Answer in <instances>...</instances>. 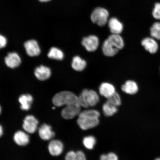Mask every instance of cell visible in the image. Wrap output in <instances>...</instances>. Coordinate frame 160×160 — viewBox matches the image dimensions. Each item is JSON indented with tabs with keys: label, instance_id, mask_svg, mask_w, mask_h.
<instances>
[{
	"label": "cell",
	"instance_id": "28",
	"mask_svg": "<svg viewBox=\"0 0 160 160\" xmlns=\"http://www.w3.org/2000/svg\"><path fill=\"white\" fill-rule=\"evenodd\" d=\"M152 15L156 19L160 20V3H156L152 12Z\"/></svg>",
	"mask_w": 160,
	"mask_h": 160
},
{
	"label": "cell",
	"instance_id": "26",
	"mask_svg": "<svg viewBox=\"0 0 160 160\" xmlns=\"http://www.w3.org/2000/svg\"><path fill=\"white\" fill-rule=\"evenodd\" d=\"M151 35L152 38L160 40V23L156 22L151 28Z\"/></svg>",
	"mask_w": 160,
	"mask_h": 160
},
{
	"label": "cell",
	"instance_id": "9",
	"mask_svg": "<svg viewBox=\"0 0 160 160\" xmlns=\"http://www.w3.org/2000/svg\"><path fill=\"white\" fill-rule=\"evenodd\" d=\"M24 47L28 55L30 57H36L39 55L41 50L37 41L34 40L26 42Z\"/></svg>",
	"mask_w": 160,
	"mask_h": 160
},
{
	"label": "cell",
	"instance_id": "23",
	"mask_svg": "<svg viewBox=\"0 0 160 160\" xmlns=\"http://www.w3.org/2000/svg\"><path fill=\"white\" fill-rule=\"evenodd\" d=\"M102 110L104 114L107 117H111L117 112V107L106 102L104 104Z\"/></svg>",
	"mask_w": 160,
	"mask_h": 160
},
{
	"label": "cell",
	"instance_id": "29",
	"mask_svg": "<svg viewBox=\"0 0 160 160\" xmlns=\"http://www.w3.org/2000/svg\"><path fill=\"white\" fill-rule=\"evenodd\" d=\"M7 44V39L4 36L0 34V49L5 47Z\"/></svg>",
	"mask_w": 160,
	"mask_h": 160
},
{
	"label": "cell",
	"instance_id": "10",
	"mask_svg": "<svg viewBox=\"0 0 160 160\" xmlns=\"http://www.w3.org/2000/svg\"><path fill=\"white\" fill-rule=\"evenodd\" d=\"M6 64L11 68H15L20 65L21 61L18 55L15 52H11L8 54L5 58Z\"/></svg>",
	"mask_w": 160,
	"mask_h": 160
},
{
	"label": "cell",
	"instance_id": "21",
	"mask_svg": "<svg viewBox=\"0 0 160 160\" xmlns=\"http://www.w3.org/2000/svg\"><path fill=\"white\" fill-rule=\"evenodd\" d=\"M65 160H87L85 154L82 151H71L66 155Z\"/></svg>",
	"mask_w": 160,
	"mask_h": 160
},
{
	"label": "cell",
	"instance_id": "7",
	"mask_svg": "<svg viewBox=\"0 0 160 160\" xmlns=\"http://www.w3.org/2000/svg\"><path fill=\"white\" fill-rule=\"evenodd\" d=\"M82 45L89 52H93L98 49L99 45V40L97 36L90 35L83 38Z\"/></svg>",
	"mask_w": 160,
	"mask_h": 160
},
{
	"label": "cell",
	"instance_id": "2",
	"mask_svg": "<svg viewBox=\"0 0 160 160\" xmlns=\"http://www.w3.org/2000/svg\"><path fill=\"white\" fill-rule=\"evenodd\" d=\"M124 46L122 38L119 35L112 34L104 42L102 51L107 57H113L123 48Z\"/></svg>",
	"mask_w": 160,
	"mask_h": 160
},
{
	"label": "cell",
	"instance_id": "13",
	"mask_svg": "<svg viewBox=\"0 0 160 160\" xmlns=\"http://www.w3.org/2000/svg\"><path fill=\"white\" fill-rule=\"evenodd\" d=\"M100 94L108 99L114 94L116 92L115 88L108 83H103L100 85L99 88Z\"/></svg>",
	"mask_w": 160,
	"mask_h": 160
},
{
	"label": "cell",
	"instance_id": "20",
	"mask_svg": "<svg viewBox=\"0 0 160 160\" xmlns=\"http://www.w3.org/2000/svg\"><path fill=\"white\" fill-rule=\"evenodd\" d=\"M87 62L79 56H76L73 58L72 67L73 69L77 71H82L87 67Z\"/></svg>",
	"mask_w": 160,
	"mask_h": 160
},
{
	"label": "cell",
	"instance_id": "18",
	"mask_svg": "<svg viewBox=\"0 0 160 160\" xmlns=\"http://www.w3.org/2000/svg\"><path fill=\"white\" fill-rule=\"evenodd\" d=\"M15 142L19 146H25L29 143V136L23 131H18L16 132L14 136Z\"/></svg>",
	"mask_w": 160,
	"mask_h": 160
},
{
	"label": "cell",
	"instance_id": "4",
	"mask_svg": "<svg viewBox=\"0 0 160 160\" xmlns=\"http://www.w3.org/2000/svg\"><path fill=\"white\" fill-rule=\"evenodd\" d=\"M53 103L56 107L69 105L78 103V98L72 92L65 91L58 93L53 97Z\"/></svg>",
	"mask_w": 160,
	"mask_h": 160
},
{
	"label": "cell",
	"instance_id": "17",
	"mask_svg": "<svg viewBox=\"0 0 160 160\" xmlns=\"http://www.w3.org/2000/svg\"><path fill=\"white\" fill-rule=\"evenodd\" d=\"M121 89L124 92L129 95L135 94L138 91L137 83L132 81H128L122 86Z\"/></svg>",
	"mask_w": 160,
	"mask_h": 160
},
{
	"label": "cell",
	"instance_id": "25",
	"mask_svg": "<svg viewBox=\"0 0 160 160\" xmlns=\"http://www.w3.org/2000/svg\"><path fill=\"white\" fill-rule=\"evenodd\" d=\"M106 102L117 107L121 105V97H120L119 94L116 92L114 94L109 98L107 99Z\"/></svg>",
	"mask_w": 160,
	"mask_h": 160
},
{
	"label": "cell",
	"instance_id": "15",
	"mask_svg": "<svg viewBox=\"0 0 160 160\" xmlns=\"http://www.w3.org/2000/svg\"><path fill=\"white\" fill-rule=\"evenodd\" d=\"M39 134L42 139L47 141L54 137L55 133L52 131L51 126L44 124L39 128Z\"/></svg>",
	"mask_w": 160,
	"mask_h": 160
},
{
	"label": "cell",
	"instance_id": "30",
	"mask_svg": "<svg viewBox=\"0 0 160 160\" xmlns=\"http://www.w3.org/2000/svg\"><path fill=\"white\" fill-rule=\"evenodd\" d=\"M3 133V130L2 127V126L0 125V137H2V135Z\"/></svg>",
	"mask_w": 160,
	"mask_h": 160
},
{
	"label": "cell",
	"instance_id": "31",
	"mask_svg": "<svg viewBox=\"0 0 160 160\" xmlns=\"http://www.w3.org/2000/svg\"><path fill=\"white\" fill-rule=\"evenodd\" d=\"M39 1L41 2H47L50 1V0H39Z\"/></svg>",
	"mask_w": 160,
	"mask_h": 160
},
{
	"label": "cell",
	"instance_id": "22",
	"mask_svg": "<svg viewBox=\"0 0 160 160\" xmlns=\"http://www.w3.org/2000/svg\"><path fill=\"white\" fill-rule=\"evenodd\" d=\"M50 58L62 60L63 59L64 54L61 50L56 47L52 48L48 55Z\"/></svg>",
	"mask_w": 160,
	"mask_h": 160
},
{
	"label": "cell",
	"instance_id": "32",
	"mask_svg": "<svg viewBox=\"0 0 160 160\" xmlns=\"http://www.w3.org/2000/svg\"><path fill=\"white\" fill-rule=\"evenodd\" d=\"M1 111H2L1 107V106H0V114H1Z\"/></svg>",
	"mask_w": 160,
	"mask_h": 160
},
{
	"label": "cell",
	"instance_id": "5",
	"mask_svg": "<svg viewBox=\"0 0 160 160\" xmlns=\"http://www.w3.org/2000/svg\"><path fill=\"white\" fill-rule=\"evenodd\" d=\"M109 14L107 9L98 7L96 8L91 15V19L93 23L100 27H103L107 23Z\"/></svg>",
	"mask_w": 160,
	"mask_h": 160
},
{
	"label": "cell",
	"instance_id": "8",
	"mask_svg": "<svg viewBox=\"0 0 160 160\" xmlns=\"http://www.w3.org/2000/svg\"><path fill=\"white\" fill-rule=\"evenodd\" d=\"M38 121L32 115L26 117L23 121V127L28 133H33L35 132L38 128Z\"/></svg>",
	"mask_w": 160,
	"mask_h": 160
},
{
	"label": "cell",
	"instance_id": "1",
	"mask_svg": "<svg viewBox=\"0 0 160 160\" xmlns=\"http://www.w3.org/2000/svg\"><path fill=\"white\" fill-rule=\"evenodd\" d=\"M100 116L99 112L97 110H86L79 113L77 123L83 130L92 128L98 125Z\"/></svg>",
	"mask_w": 160,
	"mask_h": 160
},
{
	"label": "cell",
	"instance_id": "11",
	"mask_svg": "<svg viewBox=\"0 0 160 160\" xmlns=\"http://www.w3.org/2000/svg\"><path fill=\"white\" fill-rule=\"evenodd\" d=\"M142 45L150 53L154 54L158 49V45L155 40L151 38H146L142 41Z\"/></svg>",
	"mask_w": 160,
	"mask_h": 160
},
{
	"label": "cell",
	"instance_id": "27",
	"mask_svg": "<svg viewBox=\"0 0 160 160\" xmlns=\"http://www.w3.org/2000/svg\"><path fill=\"white\" fill-rule=\"evenodd\" d=\"M100 160H118V158L115 153L111 152L107 154L102 155L100 157Z\"/></svg>",
	"mask_w": 160,
	"mask_h": 160
},
{
	"label": "cell",
	"instance_id": "6",
	"mask_svg": "<svg viewBox=\"0 0 160 160\" xmlns=\"http://www.w3.org/2000/svg\"><path fill=\"white\" fill-rule=\"evenodd\" d=\"M81 107L78 103L66 106L61 111L62 117L66 119L73 118L81 113Z\"/></svg>",
	"mask_w": 160,
	"mask_h": 160
},
{
	"label": "cell",
	"instance_id": "12",
	"mask_svg": "<svg viewBox=\"0 0 160 160\" xmlns=\"http://www.w3.org/2000/svg\"><path fill=\"white\" fill-rule=\"evenodd\" d=\"M63 145L62 142L58 140L51 141L48 145L49 153L53 156H58L62 152Z\"/></svg>",
	"mask_w": 160,
	"mask_h": 160
},
{
	"label": "cell",
	"instance_id": "14",
	"mask_svg": "<svg viewBox=\"0 0 160 160\" xmlns=\"http://www.w3.org/2000/svg\"><path fill=\"white\" fill-rule=\"evenodd\" d=\"M51 74L49 68L43 65L36 68L35 71L36 77L40 81H45L49 79Z\"/></svg>",
	"mask_w": 160,
	"mask_h": 160
},
{
	"label": "cell",
	"instance_id": "3",
	"mask_svg": "<svg viewBox=\"0 0 160 160\" xmlns=\"http://www.w3.org/2000/svg\"><path fill=\"white\" fill-rule=\"evenodd\" d=\"M78 103L81 107L88 108L94 107L98 103L99 96L92 90L84 89L78 97Z\"/></svg>",
	"mask_w": 160,
	"mask_h": 160
},
{
	"label": "cell",
	"instance_id": "16",
	"mask_svg": "<svg viewBox=\"0 0 160 160\" xmlns=\"http://www.w3.org/2000/svg\"><path fill=\"white\" fill-rule=\"evenodd\" d=\"M108 26L112 34L119 35L123 30V25L121 22L115 18L109 20Z\"/></svg>",
	"mask_w": 160,
	"mask_h": 160
},
{
	"label": "cell",
	"instance_id": "24",
	"mask_svg": "<svg viewBox=\"0 0 160 160\" xmlns=\"http://www.w3.org/2000/svg\"><path fill=\"white\" fill-rule=\"evenodd\" d=\"M83 143L86 148L88 149L91 150L93 148L96 144V139L93 136H87V137L84 138Z\"/></svg>",
	"mask_w": 160,
	"mask_h": 160
},
{
	"label": "cell",
	"instance_id": "19",
	"mask_svg": "<svg viewBox=\"0 0 160 160\" xmlns=\"http://www.w3.org/2000/svg\"><path fill=\"white\" fill-rule=\"evenodd\" d=\"M33 101V97L31 95L24 94L20 96L19 101L21 104V109L24 111L29 110Z\"/></svg>",
	"mask_w": 160,
	"mask_h": 160
},
{
	"label": "cell",
	"instance_id": "33",
	"mask_svg": "<svg viewBox=\"0 0 160 160\" xmlns=\"http://www.w3.org/2000/svg\"><path fill=\"white\" fill-rule=\"evenodd\" d=\"M155 160H160V158H157L155 159Z\"/></svg>",
	"mask_w": 160,
	"mask_h": 160
}]
</instances>
